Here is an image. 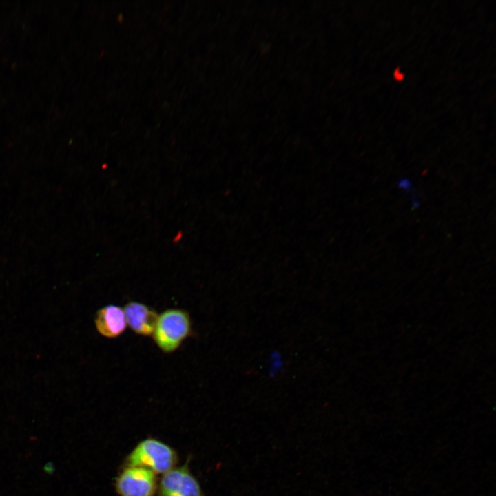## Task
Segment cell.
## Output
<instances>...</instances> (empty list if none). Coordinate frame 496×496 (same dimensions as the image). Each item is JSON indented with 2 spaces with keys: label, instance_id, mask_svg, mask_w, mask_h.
<instances>
[{
  "label": "cell",
  "instance_id": "obj_1",
  "mask_svg": "<svg viewBox=\"0 0 496 496\" xmlns=\"http://www.w3.org/2000/svg\"><path fill=\"white\" fill-rule=\"evenodd\" d=\"M192 333L189 313L181 309H168L158 315L152 336L163 353H171L176 351Z\"/></svg>",
  "mask_w": 496,
  "mask_h": 496
},
{
  "label": "cell",
  "instance_id": "obj_2",
  "mask_svg": "<svg viewBox=\"0 0 496 496\" xmlns=\"http://www.w3.org/2000/svg\"><path fill=\"white\" fill-rule=\"evenodd\" d=\"M177 456L168 445L155 439L138 444L127 457V466L143 467L154 473H165L174 468Z\"/></svg>",
  "mask_w": 496,
  "mask_h": 496
},
{
  "label": "cell",
  "instance_id": "obj_3",
  "mask_svg": "<svg viewBox=\"0 0 496 496\" xmlns=\"http://www.w3.org/2000/svg\"><path fill=\"white\" fill-rule=\"evenodd\" d=\"M116 487L121 496H152L156 488V475L143 467L127 466L117 478Z\"/></svg>",
  "mask_w": 496,
  "mask_h": 496
},
{
  "label": "cell",
  "instance_id": "obj_4",
  "mask_svg": "<svg viewBox=\"0 0 496 496\" xmlns=\"http://www.w3.org/2000/svg\"><path fill=\"white\" fill-rule=\"evenodd\" d=\"M159 493L161 496H203L199 483L187 466L173 468L164 473Z\"/></svg>",
  "mask_w": 496,
  "mask_h": 496
},
{
  "label": "cell",
  "instance_id": "obj_5",
  "mask_svg": "<svg viewBox=\"0 0 496 496\" xmlns=\"http://www.w3.org/2000/svg\"><path fill=\"white\" fill-rule=\"evenodd\" d=\"M123 309L127 324L136 334L145 337L152 335L158 317L154 308L132 301L125 304Z\"/></svg>",
  "mask_w": 496,
  "mask_h": 496
},
{
  "label": "cell",
  "instance_id": "obj_6",
  "mask_svg": "<svg viewBox=\"0 0 496 496\" xmlns=\"http://www.w3.org/2000/svg\"><path fill=\"white\" fill-rule=\"evenodd\" d=\"M94 324L99 334L107 338H115L125 331L127 322L123 308L108 304L99 309Z\"/></svg>",
  "mask_w": 496,
  "mask_h": 496
}]
</instances>
